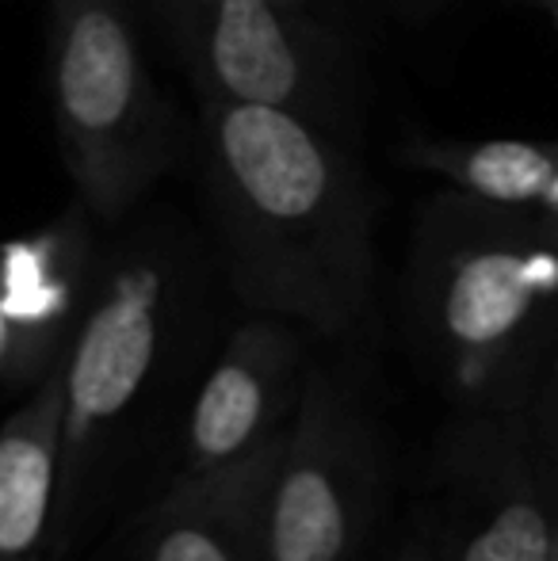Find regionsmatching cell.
Segmentation results:
<instances>
[{
	"label": "cell",
	"instance_id": "cell-1",
	"mask_svg": "<svg viewBox=\"0 0 558 561\" xmlns=\"http://www.w3.org/2000/svg\"><path fill=\"white\" fill-rule=\"evenodd\" d=\"M54 115L69 169L104 207L161 164V118L123 0H54Z\"/></svg>",
	"mask_w": 558,
	"mask_h": 561
},
{
	"label": "cell",
	"instance_id": "cell-2",
	"mask_svg": "<svg viewBox=\"0 0 558 561\" xmlns=\"http://www.w3.org/2000/svg\"><path fill=\"white\" fill-rule=\"evenodd\" d=\"M172 8L218 100L303 112L310 58L283 15V0H172Z\"/></svg>",
	"mask_w": 558,
	"mask_h": 561
},
{
	"label": "cell",
	"instance_id": "cell-3",
	"mask_svg": "<svg viewBox=\"0 0 558 561\" xmlns=\"http://www.w3.org/2000/svg\"><path fill=\"white\" fill-rule=\"evenodd\" d=\"M153 272H127L89 321L73 359V405L81 416H112L135 398L153 355Z\"/></svg>",
	"mask_w": 558,
	"mask_h": 561
},
{
	"label": "cell",
	"instance_id": "cell-4",
	"mask_svg": "<svg viewBox=\"0 0 558 561\" xmlns=\"http://www.w3.org/2000/svg\"><path fill=\"white\" fill-rule=\"evenodd\" d=\"M424 169L447 176L470 199L493 207L558 215V141H463V146H424Z\"/></svg>",
	"mask_w": 558,
	"mask_h": 561
},
{
	"label": "cell",
	"instance_id": "cell-5",
	"mask_svg": "<svg viewBox=\"0 0 558 561\" xmlns=\"http://www.w3.org/2000/svg\"><path fill=\"white\" fill-rule=\"evenodd\" d=\"M344 539L341 504L321 473L298 470L283 481L272 524L276 561H333Z\"/></svg>",
	"mask_w": 558,
	"mask_h": 561
},
{
	"label": "cell",
	"instance_id": "cell-6",
	"mask_svg": "<svg viewBox=\"0 0 558 561\" xmlns=\"http://www.w3.org/2000/svg\"><path fill=\"white\" fill-rule=\"evenodd\" d=\"M50 501V455L27 439L0 444V550L20 554L38 539Z\"/></svg>",
	"mask_w": 558,
	"mask_h": 561
},
{
	"label": "cell",
	"instance_id": "cell-7",
	"mask_svg": "<svg viewBox=\"0 0 558 561\" xmlns=\"http://www.w3.org/2000/svg\"><path fill=\"white\" fill-rule=\"evenodd\" d=\"M463 561H558V512L539 496H513L470 539Z\"/></svg>",
	"mask_w": 558,
	"mask_h": 561
},
{
	"label": "cell",
	"instance_id": "cell-8",
	"mask_svg": "<svg viewBox=\"0 0 558 561\" xmlns=\"http://www.w3.org/2000/svg\"><path fill=\"white\" fill-rule=\"evenodd\" d=\"M261 416V386L249 370L223 367L207 382L195 409V444L207 455H230L241 447Z\"/></svg>",
	"mask_w": 558,
	"mask_h": 561
},
{
	"label": "cell",
	"instance_id": "cell-9",
	"mask_svg": "<svg viewBox=\"0 0 558 561\" xmlns=\"http://www.w3.org/2000/svg\"><path fill=\"white\" fill-rule=\"evenodd\" d=\"M0 279H4V295H0V310L12 321H43L54 310H61V287H54L46 275V249L43 244H8L0 256Z\"/></svg>",
	"mask_w": 558,
	"mask_h": 561
},
{
	"label": "cell",
	"instance_id": "cell-10",
	"mask_svg": "<svg viewBox=\"0 0 558 561\" xmlns=\"http://www.w3.org/2000/svg\"><path fill=\"white\" fill-rule=\"evenodd\" d=\"M157 561H226V554L207 539V535L176 531V535H169V539H164Z\"/></svg>",
	"mask_w": 558,
	"mask_h": 561
},
{
	"label": "cell",
	"instance_id": "cell-11",
	"mask_svg": "<svg viewBox=\"0 0 558 561\" xmlns=\"http://www.w3.org/2000/svg\"><path fill=\"white\" fill-rule=\"evenodd\" d=\"M551 401H555V424H558V359H555V382H551Z\"/></svg>",
	"mask_w": 558,
	"mask_h": 561
},
{
	"label": "cell",
	"instance_id": "cell-12",
	"mask_svg": "<svg viewBox=\"0 0 558 561\" xmlns=\"http://www.w3.org/2000/svg\"><path fill=\"white\" fill-rule=\"evenodd\" d=\"M544 8H547V15H551L555 27H558V0H544Z\"/></svg>",
	"mask_w": 558,
	"mask_h": 561
},
{
	"label": "cell",
	"instance_id": "cell-13",
	"mask_svg": "<svg viewBox=\"0 0 558 561\" xmlns=\"http://www.w3.org/2000/svg\"><path fill=\"white\" fill-rule=\"evenodd\" d=\"M0 347H4V310H0Z\"/></svg>",
	"mask_w": 558,
	"mask_h": 561
},
{
	"label": "cell",
	"instance_id": "cell-14",
	"mask_svg": "<svg viewBox=\"0 0 558 561\" xmlns=\"http://www.w3.org/2000/svg\"><path fill=\"white\" fill-rule=\"evenodd\" d=\"M547 222H551V226H555V233H558V215H555V218H547Z\"/></svg>",
	"mask_w": 558,
	"mask_h": 561
}]
</instances>
